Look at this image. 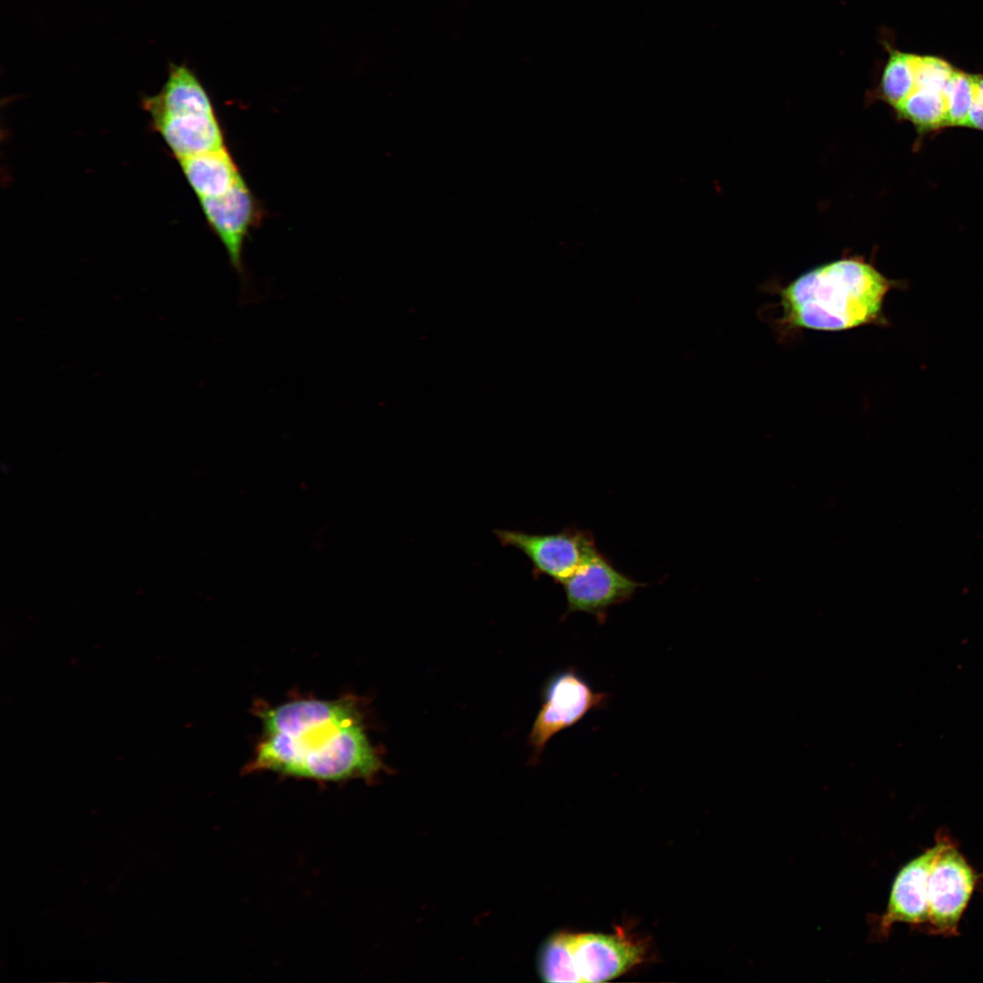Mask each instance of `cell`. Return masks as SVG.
<instances>
[{"mask_svg": "<svg viewBox=\"0 0 983 983\" xmlns=\"http://www.w3.org/2000/svg\"><path fill=\"white\" fill-rule=\"evenodd\" d=\"M262 737L247 772L269 771L318 782L363 779L386 770L356 697L294 699L257 712Z\"/></svg>", "mask_w": 983, "mask_h": 983, "instance_id": "6da1fadb", "label": "cell"}, {"mask_svg": "<svg viewBox=\"0 0 983 983\" xmlns=\"http://www.w3.org/2000/svg\"><path fill=\"white\" fill-rule=\"evenodd\" d=\"M858 257L816 267L780 289L783 321L792 328L839 331L867 324L887 326V294L902 289Z\"/></svg>", "mask_w": 983, "mask_h": 983, "instance_id": "7a4b0ae2", "label": "cell"}, {"mask_svg": "<svg viewBox=\"0 0 983 983\" xmlns=\"http://www.w3.org/2000/svg\"><path fill=\"white\" fill-rule=\"evenodd\" d=\"M542 692V704L528 736L533 759L541 756L556 734L576 725L591 711L604 707L609 700L606 693L595 691L574 667L553 674Z\"/></svg>", "mask_w": 983, "mask_h": 983, "instance_id": "3957f363", "label": "cell"}, {"mask_svg": "<svg viewBox=\"0 0 983 983\" xmlns=\"http://www.w3.org/2000/svg\"><path fill=\"white\" fill-rule=\"evenodd\" d=\"M978 875L949 838L937 855L927 883V927L931 934L959 935L958 925Z\"/></svg>", "mask_w": 983, "mask_h": 983, "instance_id": "277c9868", "label": "cell"}, {"mask_svg": "<svg viewBox=\"0 0 983 983\" xmlns=\"http://www.w3.org/2000/svg\"><path fill=\"white\" fill-rule=\"evenodd\" d=\"M494 534L503 546L527 557L534 575L561 584L599 552L590 532L571 527L553 533L496 529Z\"/></svg>", "mask_w": 983, "mask_h": 983, "instance_id": "5b68a950", "label": "cell"}, {"mask_svg": "<svg viewBox=\"0 0 983 983\" xmlns=\"http://www.w3.org/2000/svg\"><path fill=\"white\" fill-rule=\"evenodd\" d=\"M565 615L584 613L603 623L611 607L628 602L640 587L646 586L620 572L598 552L563 583Z\"/></svg>", "mask_w": 983, "mask_h": 983, "instance_id": "8992f818", "label": "cell"}, {"mask_svg": "<svg viewBox=\"0 0 983 983\" xmlns=\"http://www.w3.org/2000/svg\"><path fill=\"white\" fill-rule=\"evenodd\" d=\"M949 837L938 832L934 846L908 861L897 872L885 911L877 917L874 934L887 938L896 923L918 926L927 923V883L933 862Z\"/></svg>", "mask_w": 983, "mask_h": 983, "instance_id": "52a82bcc", "label": "cell"}, {"mask_svg": "<svg viewBox=\"0 0 983 983\" xmlns=\"http://www.w3.org/2000/svg\"><path fill=\"white\" fill-rule=\"evenodd\" d=\"M573 950L582 982H603L613 979L639 964L644 956V946L616 933L574 934Z\"/></svg>", "mask_w": 983, "mask_h": 983, "instance_id": "ba28073f", "label": "cell"}, {"mask_svg": "<svg viewBox=\"0 0 983 983\" xmlns=\"http://www.w3.org/2000/svg\"><path fill=\"white\" fill-rule=\"evenodd\" d=\"M200 199L204 213L224 244L232 267L242 275L243 242L255 216L252 195L242 180L221 196Z\"/></svg>", "mask_w": 983, "mask_h": 983, "instance_id": "9c48e42d", "label": "cell"}, {"mask_svg": "<svg viewBox=\"0 0 983 983\" xmlns=\"http://www.w3.org/2000/svg\"><path fill=\"white\" fill-rule=\"evenodd\" d=\"M153 123L167 117L214 114L210 98L195 73L170 63L161 90L143 101Z\"/></svg>", "mask_w": 983, "mask_h": 983, "instance_id": "30bf717a", "label": "cell"}, {"mask_svg": "<svg viewBox=\"0 0 983 983\" xmlns=\"http://www.w3.org/2000/svg\"><path fill=\"white\" fill-rule=\"evenodd\" d=\"M154 125L179 160L224 147L215 114L167 117Z\"/></svg>", "mask_w": 983, "mask_h": 983, "instance_id": "8fae6325", "label": "cell"}, {"mask_svg": "<svg viewBox=\"0 0 983 983\" xmlns=\"http://www.w3.org/2000/svg\"><path fill=\"white\" fill-rule=\"evenodd\" d=\"M179 161L184 174L200 198L221 196L242 181L225 147Z\"/></svg>", "mask_w": 983, "mask_h": 983, "instance_id": "7c38bea8", "label": "cell"}, {"mask_svg": "<svg viewBox=\"0 0 983 983\" xmlns=\"http://www.w3.org/2000/svg\"><path fill=\"white\" fill-rule=\"evenodd\" d=\"M573 933L558 932L542 945L537 960L540 977L547 983H579L573 950Z\"/></svg>", "mask_w": 983, "mask_h": 983, "instance_id": "4fadbf2b", "label": "cell"}, {"mask_svg": "<svg viewBox=\"0 0 983 983\" xmlns=\"http://www.w3.org/2000/svg\"><path fill=\"white\" fill-rule=\"evenodd\" d=\"M945 90L932 86H916L895 109L899 117L910 121L918 130L947 127Z\"/></svg>", "mask_w": 983, "mask_h": 983, "instance_id": "5bb4252c", "label": "cell"}, {"mask_svg": "<svg viewBox=\"0 0 983 983\" xmlns=\"http://www.w3.org/2000/svg\"><path fill=\"white\" fill-rule=\"evenodd\" d=\"M917 55L889 49L878 86L881 99L896 109L913 91Z\"/></svg>", "mask_w": 983, "mask_h": 983, "instance_id": "9a60e30c", "label": "cell"}, {"mask_svg": "<svg viewBox=\"0 0 983 983\" xmlns=\"http://www.w3.org/2000/svg\"><path fill=\"white\" fill-rule=\"evenodd\" d=\"M978 76L954 70L945 90L947 126L966 127L976 97Z\"/></svg>", "mask_w": 983, "mask_h": 983, "instance_id": "2e32d148", "label": "cell"}, {"mask_svg": "<svg viewBox=\"0 0 983 983\" xmlns=\"http://www.w3.org/2000/svg\"><path fill=\"white\" fill-rule=\"evenodd\" d=\"M966 127L983 130V76H978L976 97Z\"/></svg>", "mask_w": 983, "mask_h": 983, "instance_id": "e0dca14e", "label": "cell"}]
</instances>
